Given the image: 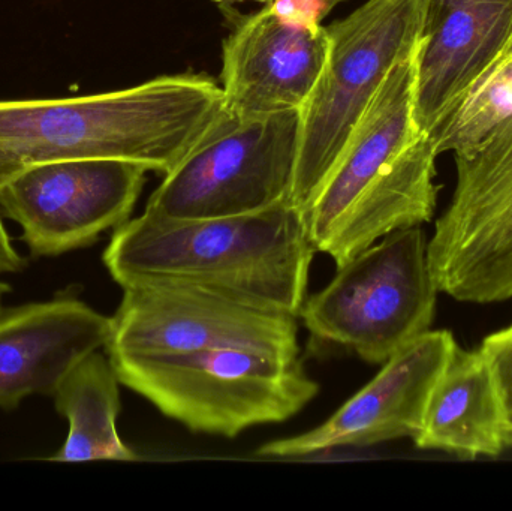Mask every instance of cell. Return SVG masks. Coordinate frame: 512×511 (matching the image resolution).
<instances>
[{
    "label": "cell",
    "mask_w": 512,
    "mask_h": 511,
    "mask_svg": "<svg viewBox=\"0 0 512 511\" xmlns=\"http://www.w3.org/2000/svg\"><path fill=\"white\" fill-rule=\"evenodd\" d=\"M315 248L289 201L246 215L164 219L143 213L116 228L102 255L134 287H191L300 317Z\"/></svg>",
    "instance_id": "6da1fadb"
},
{
    "label": "cell",
    "mask_w": 512,
    "mask_h": 511,
    "mask_svg": "<svg viewBox=\"0 0 512 511\" xmlns=\"http://www.w3.org/2000/svg\"><path fill=\"white\" fill-rule=\"evenodd\" d=\"M224 110L222 87L200 74L77 98L0 101V188L27 168L66 159H119L167 176Z\"/></svg>",
    "instance_id": "7a4b0ae2"
},
{
    "label": "cell",
    "mask_w": 512,
    "mask_h": 511,
    "mask_svg": "<svg viewBox=\"0 0 512 511\" xmlns=\"http://www.w3.org/2000/svg\"><path fill=\"white\" fill-rule=\"evenodd\" d=\"M120 384L195 434L234 438L300 413L319 386L300 357L240 348L108 354Z\"/></svg>",
    "instance_id": "3957f363"
},
{
    "label": "cell",
    "mask_w": 512,
    "mask_h": 511,
    "mask_svg": "<svg viewBox=\"0 0 512 511\" xmlns=\"http://www.w3.org/2000/svg\"><path fill=\"white\" fill-rule=\"evenodd\" d=\"M426 0H367L327 27L330 48L301 111L300 150L289 203L304 210L330 174L388 72L411 56Z\"/></svg>",
    "instance_id": "277c9868"
},
{
    "label": "cell",
    "mask_w": 512,
    "mask_h": 511,
    "mask_svg": "<svg viewBox=\"0 0 512 511\" xmlns=\"http://www.w3.org/2000/svg\"><path fill=\"white\" fill-rule=\"evenodd\" d=\"M427 246L421 225L382 237L307 296L298 320L318 341L387 362L432 327L439 290Z\"/></svg>",
    "instance_id": "5b68a950"
},
{
    "label": "cell",
    "mask_w": 512,
    "mask_h": 511,
    "mask_svg": "<svg viewBox=\"0 0 512 511\" xmlns=\"http://www.w3.org/2000/svg\"><path fill=\"white\" fill-rule=\"evenodd\" d=\"M301 111L242 116L225 108L200 143L164 176L144 213L179 221L224 218L289 201Z\"/></svg>",
    "instance_id": "8992f818"
},
{
    "label": "cell",
    "mask_w": 512,
    "mask_h": 511,
    "mask_svg": "<svg viewBox=\"0 0 512 511\" xmlns=\"http://www.w3.org/2000/svg\"><path fill=\"white\" fill-rule=\"evenodd\" d=\"M456 168V189L427 246L436 287L459 302L511 299L512 116L456 155Z\"/></svg>",
    "instance_id": "52a82bcc"
},
{
    "label": "cell",
    "mask_w": 512,
    "mask_h": 511,
    "mask_svg": "<svg viewBox=\"0 0 512 511\" xmlns=\"http://www.w3.org/2000/svg\"><path fill=\"white\" fill-rule=\"evenodd\" d=\"M147 171L119 159L35 165L0 188V212L21 228L32 257H59L129 221Z\"/></svg>",
    "instance_id": "ba28073f"
},
{
    "label": "cell",
    "mask_w": 512,
    "mask_h": 511,
    "mask_svg": "<svg viewBox=\"0 0 512 511\" xmlns=\"http://www.w3.org/2000/svg\"><path fill=\"white\" fill-rule=\"evenodd\" d=\"M111 317L107 354H171L240 348L300 357L294 315L191 287L125 288Z\"/></svg>",
    "instance_id": "9c48e42d"
},
{
    "label": "cell",
    "mask_w": 512,
    "mask_h": 511,
    "mask_svg": "<svg viewBox=\"0 0 512 511\" xmlns=\"http://www.w3.org/2000/svg\"><path fill=\"white\" fill-rule=\"evenodd\" d=\"M456 339L429 330L384 362L379 374L327 422L297 437L259 447V456L304 458L337 447H369L420 432L430 393L450 360Z\"/></svg>",
    "instance_id": "30bf717a"
},
{
    "label": "cell",
    "mask_w": 512,
    "mask_h": 511,
    "mask_svg": "<svg viewBox=\"0 0 512 511\" xmlns=\"http://www.w3.org/2000/svg\"><path fill=\"white\" fill-rule=\"evenodd\" d=\"M330 48L322 24L283 20L270 6L243 18L224 41L225 108L242 116L303 110Z\"/></svg>",
    "instance_id": "8fae6325"
},
{
    "label": "cell",
    "mask_w": 512,
    "mask_h": 511,
    "mask_svg": "<svg viewBox=\"0 0 512 511\" xmlns=\"http://www.w3.org/2000/svg\"><path fill=\"white\" fill-rule=\"evenodd\" d=\"M512 36V0H426L414 120L432 135Z\"/></svg>",
    "instance_id": "7c38bea8"
},
{
    "label": "cell",
    "mask_w": 512,
    "mask_h": 511,
    "mask_svg": "<svg viewBox=\"0 0 512 511\" xmlns=\"http://www.w3.org/2000/svg\"><path fill=\"white\" fill-rule=\"evenodd\" d=\"M110 336L111 317L72 294L0 308V410H14L33 395L53 398Z\"/></svg>",
    "instance_id": "4fadbf2b"
},
{
    "label": "cell",
    "mask_w": 512,
    "mask_h": 511,
    "mask_svg": "<svg viewBox=\"0 0 512 511\" xmlns=\"http://www.w3.org/2000/svg\"><path fill=\"white\" fill-rule=\"evenodd\" d=\"M417 48L388 72L318 194L304 210L312 245L423 135L414 120Z\"/></svg>",
    "instance_id": "5bb4252c"
},
{
    "label": "cell",
    "mask_w": 512,
    "mask_h": 511,
    "mask_svg": "<svg viewBox=\"0 0 512 511\" xmlns=\"http://www.w3.org/2000/svg\"><path fill=\"white\" fill-rule=\"evenodd\" d=\"M414 443L469 461L496 458L508 449L501 390L481 348H454L430 393Z\"/></svg>",
    "instance_id": "9a60e30c"
},
{
    "label": "cell",
    "mask_w": 512,
    "mask_h": 511,
    "mask_svg": "<svg viewBox=\"0 0 512 511\" xmlns=\"http://www.w3.org/2000/svg\"><path fill=\"white\" fill-rule=\"evenodd\" d=\"M119 377L104 354L92 353L72 369L54 393L56 411L68 422V437L50 461H138L117 432L122 410Z\"/></svg>",
    "instance_id": "2e32d148"
},
{
    "label": "cell",
    "mask_w": 512,
    "mask_h": 511,
    "mask_svg": "<svg viewBox=\"0 0 512 511\" xmlns=\"http://www.w3.org/2000/svg\"><path fill=\"white\" fill-rule=\"evenodd\" d=\"M512 116V36L430 137L438 153L471 152Z\"/></svg>",
    "instance_id": "e0dca14e"
},
{
    "label": "cell",
    "mask_w": 512,
    "mask_h": 511,
    "mask_svg": "<svg viewBox=\"0 0 512 511\" xmlns=\"http://www.w3.org/2000/svg\"><path fill=\"white\" fill-rule=\"evenodd\" d=\"M495 372L505 411V441L512 449V324L487 336L481 345Z\"/></svg>",
    "instance_id": "ac0fdd59"
},
{
    "label": "cell",
    "mask_w": 512,
    "mask_h": 511,
    "mask_svg": "<svg viewBox=\"0 0 512 511\" xmlns=\"http://www.w3.org/2000/svg\"><path fill=\"white\" fill-rule=\"evenodd\" d=\"M26 266V258L12 245L8 230L3 224L2 212H0V275L23 272Z\"/></svg>",
    "instance_id": "d6986e66"
},
{
    "label": "cell",
    "mask_w": 512,
    "mask_h": 511,
    "mask_svg": "<svg viewBox=\"0 0 512 511\" xmlns=\"http://www.w3.org/2000/svg\"><path fill=\"white\" fill-rule=\"evenodd\" d=\"M216 3H219L221 6L225 5H234V3H243V2H258V3H265L267 5L270 0H215ZM325 5L328 6V9L330 11H333L334 8H336L339 3L346 2V0H324Z\"/></svg>",
    "instance_id": "ffe728a7"
},
{
    "label": "cell",
    "mask_w": 512,
    "mask_h": 511,
    "mask_svg": "<svg viewBox=\"0 0 512 511\" xmlns=\"http://www.w3.org/2000/svg\"><path fill=\"white\" fill-rule=\"evenodd\" d=\"M11 291L9 285H6L5 282L0 281V306H2L3 297Z\"/></svg>",
    "instance_id": "44dd1931"
}]
</instances>
